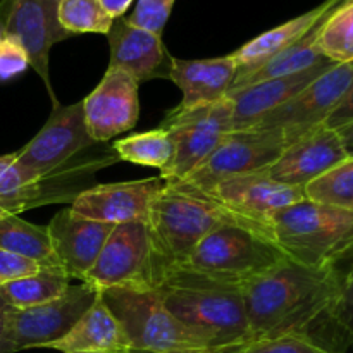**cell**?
Masks as SVG:
<instances>
[{"label":"cell","mask_w":353,"mask_h":353,"mask_svg":"<svg viewBox=\"0 0 353 353\" xmlns=\"http://www.w3.org/2000/svg\"><path fill=\"white\" fill-rule=\"evenodd\" d=\"M252 341L283 334H309L334 296L330 265L305 268L285 261L241 286Z\"/></svg>","instance_id":"cell-1"},{"label":"cell","mask_w":353,"mask_h":353,"mask_svg":"<svg viewBox=\"0 0 353 353\" xmlns=\"http://www.w3.org/2000/svg\"><path fill=\"white\" fill-rule=\"evenodd\" d=\"M145 224L148 233L145 285L150 290L162 288L169 276L185 264L196 245L216 228L240 224L269 236L261 226L228 212L212 200L169 183L155 196Z\"/></svg>","instance_id":"cell-2"},{"label":"cell","mask_w":353,"mask_h":353,"mask_svg":"<svg viewBox=\"0 0 353 353\" xmlns=\"http://www.w3.org/2000/svg\"><path fill=\"white\" fill-rule=\"evenodd\" d=\"M288 261L271 236L240 224H224L207 234L162 288H236ZM161 290V288H159Z\"/></svg>","instance_id":"cell-3"},{"label":"cell","mask_w":353,"mask_h":353,"mask_svg":"<svg viewBox=\"0 0 353 353\" xmlns=\"http://www.w3.org/2000/svg\"><path fill=\"white\" fill-rule=\"evenodd\" d=\"M100 296L123 326L138 353H236L214 343L200 331L176 319L164 307L161 293L150 288H112Z\"/></svg>","instance_id":"cell-4"},{"label":"cell","mask_w":353,"mask_h":353,"mask_svg":"<svg viewBox=\"0 0 353 353\" xmlns=\"http://www.w3.org/2000/svg\"><path fill=\"white\" fill-rule=\"evenodd\" d=\"M269 234L288 261L326 268L353 245V212L303 200L279 210Z\"/></svg>","instance_id":"cell-5"},{"label":"cell","mask_w":353,"mask_h":353,"mask_svg":"<svg viewBox=\"0 0 353 353\" xmlns=\"http://www.w3.org/2000/svg\"><path fill=\"white\" fill-rule=\"evenodd\" d=\"M165 309L228 350H240L252 341L241 290L168 286L157 290Z\"/></svg>","instance_id":"cell-6"},{"label":"cell","mask_w":353,"mask_h":353,"mask_svg":"<svg viewBox=\"0 0 353 353\" xmlns=\"http://www.w3.org/2000/svg\"><path fill=\"white\" fill-rule=\"evenodd\" d=\"M159 128L168 131L174 145L171 162L159 176L165 183H179L199 169L217 145L233 133V102L226 97L195 109L174 107Z\"/></svg>","instance_id":"cell-7"},{"label":"cell","mask_w":353,"mask_h":353,"mask_svg":"<svg viewBox=\"0 0 353 353\" xmlns=\"http://www.w3.org/2000/svg\"><path fill=\"white\" fill-rule=\"evenodd\" d=\"M286 148L283 131L278 128H252L228 134L199 169L179 183L181 188L200 192L233 176L262 172L276 162Z\"/></svg>","instance_id":"cell-8"},{"label":"cell","mask_w":353,"mask_h":353,"mask_svg":"<svg viewBox=\"0 0 353 353\" xmlns=\"http://www.w3.org/2000/svg\"><path fill=\"white\" fill-rule=\"evenodd\" d=\"M352 86L353 61L331 65L293 99L262 117L255 128H278L283 131L288 147L300 137L326 124L327 117L340 105Z\"/></svg>","instance_id":"cell-9"},{"label":"cell","mask_w":353,"mask_h":353,"mask_svg":"<svg viewBox=\"0 0 353 353\" xmlns=\"http://www.w3.org/2000/svg\"><path fill=\"white\" fill-rule=\"evenodd\" d=\"M59 2L61 0H0V31L24 48L30 68L43 81L54 109L61 103L48 76V57L55 43L72 37L59 23Z\"/></svg>","instance_id":"cell-10"},{"label":"cell","mask_w":353,"mask_h":353,"mask_svg":"<svg viewBox=\"0 0 353 353\" xmlns=\"http://www.w3.org/2000/svg\"><path fill=\"white\" fill-rule=\"evenodd\" d=\"M186 192L212 200L228 212L252 224H257L268 233L269 223L279 210L307 200L305 188L283 185V183L268 178L264 172L233 176V178L223 179V181L205 190H200V192H193V190H186Z\"/></svg>","instance_id":"cell-11"},{"label":"cell","mask_w":353,"mask_h":353,"mask_svg":"<svg viewBox=\"0 0 353 353\" xmlns=\"http://www.w3.org/2000/svg\"><path fill=\"white\" fill-rule=\"evenodd\" d=\"M95 145L90 137L83 112V102L59 105L40 131L16 152L17 162L47 178L62 174L65 164Z\"/></svg>","instance_id":"cell-12"},{"label":"cell","mask_w":353,"mask_h":353,"mask_svg":"<svg viewBox=\"0 0 353 353\" xmlns=\"http://www.w3.org/2000/svg\"><path fill=\"white\" fill-rule=\"evenodd\" d=\"M99 290L88 283H79L52 302L12 310L10 316V343L14 353L28 348H45L61 340L85 316L99 296Z\"/></svg>","instance_id":"cell-13"},{"label":"cell","mask_w":353,"mask_h":353,"mask_svg":"<svg viewBox=\"0 0 353 353\" xmlns=\"http://www.w3.org/2000/svg\"><path fill=\"white\" fill-rule=\"evenodd\" d=\"M164 186L161 176L97 185L79 192L69 209L79 217L112 226L147 223L152 203Z\"/></svg>","instance_id":"cell-14"},{"label":"cell","mask_w":353,"mask_h":353,"mask_svg":"<svg viewBox=\"0 0 353 353\" xmlns=\"http://www.w3.org/2000/svg\"><path fill=\"white\" fill-rule=\"evenodd\" d=\"M147 224H117L83 283H88L99 292L112 288H147Z\"/></svg>","instance_id":"cell-15"},{"label":"cell","mask_w":353,"mask_h":353,"mask_svg":"<svg viewBox=\"0 0 353 353\" xmlns=\"http://www.w3.org/2000/svg\"><path fill=\"white\" fill-rule=\"evenodd\" d=\"M138 81L117 69H107L102 81L83 100L86 130L95 143L131 131L140 116Z\"/></svg>","instance_id":"cell-16"},{"label":"cell","mask_w":353,"mask_h":353,"mask_svg":"<svg viewBox=\"0 0 353 353\" xmlns=\"http://www.w3.org/2000/svg\"><path fill=\"white\" fill-rule=\"evenodd\" d=\"M347 157L338 131L323 124L290 143L274 164L262 172L283 185L305 188Z\"/></svg>","instance_id":"cell-17"},{"label":"cell","mask_w":353,"mask_h":353,"mask_svg":"<svg viewBox=\"0 0 353 353\" xmlns=\"http://www.w3.org/2000/svg\"><path fill=\"white\" fill-rule=\"evenodd\" d=\"M112 230V224L79 217L69 207L52 217L47 231L65 278L85 281Z\"/></svg>","instance_id":"cell-18"},{"label":"cell","mask_w":353,"mask_h":353,"mask_svg":"<svg viewBox=\"0 0 353 353\" xmlns=\"http://www.w3.org/2000/svg\"><path fill=\"white\" fill-rule=\"evenodd\" d=\"M107 40L110 48L107 69L126 72L138 85L159 78L169 79L172 57L162 41V34L141 30L128 23L126 17H119L114 19Z\"/></svg>","instance_id":"cell-19"},{"label":"cell","mask_w":353,"mask_h":353,"mask_svg":"<svg viewBox=\"0 0 353 353\" xmlns=\"http://www.w3.org/2000/svg\"><path fill=\"white\" fill-rule=\"evenodd\" d=\"M331 65H334V62H324L296 74L265 79L231 92L228 97L233 102V131H245L257 126L262 117L293 99Z\"/></svg>","instance_id":"cell-20"},{"label":"cell","mask_w":353,"mask_h":353,"mask_svg":"<svg viewBox=\"0 0 353 353\" xmlns=\"http://www.w3.org/2000/svg\"><path fill=\"white\" fill-rule=\"evenodd\" d=\"M238 74L233 55L214 59H176L171 61L169 79L181 90L178 109H195L226 99Z\"/></svg>","instance_id":"cell-21"},{"label":"cell","mask_w":353,"mask_h":353,"mask_svg":"<svg viewBox=\"0 0 353 353\" xmlns=\"http://www.w3.org/2000/svg\"><path fill=\"white\" fill-rule=\"evenodd\" d=\"M334 296L307 336L331 353L353 348V245L330 264Z\"/></svg>","instance_id":"cell-22"},{"label":"cell","mask_w":353,"mask_h":353,"mask_svg":"<svg viewBox=\"0 0 353 353\" xmlns=\"http://www.w3.org/2000/svg\"><path fill=\"white\" fill-rule=\"evenodd\" d=\"M45 348L61 353H112L131 348V345L119 321L99 293L93 305L72 330Z\"/></svg>","instance_id":"cell-23"},{"label":"cell","mask_w":353,"mask_h":353,"mask_svg":"<svg viewBox=\"0 0 353 353\" xmlns=\"http://www.w3.org/2000/svg\"><path fill=\"white\" fill-rule=\"evenodd\" d=\"M341 2L343 0H326V2L321 3L316 9L309 10V12L302 14L299 17H293V19L286 21V23L259 34L257 38L245 43L243 47H240L236 52L231 54L238 65V74L254 71V69H257L259 65L268 62L271 57H274V55L281 54L283 50L292 47L295 41L305 37L317 23H321Z\"/></svg>","instance_id":"cell-24"},{"label":"cell","mask_w":353,"mask_h":353,"mask_svg":"<svg viewBox=\"0 0 353 353\" xmlns=\"http://www.w3.org/2000/svg\"><path fill=\"white\" fill-rule=\"evenodd\" d=\"M321 23H323V21H321ZM321 23H317L305 37H302L299 41H295L292 47H288L286 50H283L281 54L271 57L268 62L259 65L257 69L243 72V74H238L233 86H231L230 93L234 92V90L245 88V86L255 85V83L265 81V79L296 74V72H302L314 68V65L331 62L330 59L324 57L323 52L317 47V31H319ZM230 93H228V95H230Z\"/></svg>","instance_id":"cell-25"},{"label":"cell","mask_w":353,"mask_h":353,"mask_svg":"<svg viewBox=\"0 0 353 353\" xmlns=\"http://www.w3.org/2000/svg\"><path fill=\"white\" fill-rule=\"evenodd\" d=\"M0 248L37 262L47 271L64 274L52 248L47 226H37L19 216L0 219Z\"/></svg>","instance_id":"cell-26"},{"label":"cell","mask_w":353,"mask_h":353,"mask_svg":"<svg viewBox=\"0 0 353 353\" xmlns=\"http://www.w3.org/2000/svg\"><path fill=\"white\" fill-rule=\"evenodd\" d=\"M112 150L116 152V157L121 161L143 165V168L159 169L161 172L171 162L174 145H172L168 131L157 128V130L145 131V133H134L130 137L119 138L114 141Z\"/></svg>","instance_id":"cell-27"},{"label":"cell","mask_w":353,"mask_h":353,"mask_svg":"<svg viewBox=\"0 0 353 353\" xmlns=\"http://www.w3.org/2000/svg\"><path fill=\"white\" fill-rule=\"evenodd\" d=\"M69 288V278L61 272L41 271L38 274L26 276L0 286L10 307L17 310L31 309L41 303L52 302L65 293Z\"/></svg>","instance_id":"cell-28"},{"label":"cell","mask_w":353,"mask_h":353,"mask_svg":"<svg viewBox=\"0 0 353 353\" xmlns=\"http://www.w3.org/2000/svg\"><path fill=\"white\" fill-rule=\"evenodd\" d=\"M317 47L334 64L353 61V0L334 7L321 23Z\"/></svg>","instance_id":"cell-29"},{"label":"cell","mask_w":353,"mask_h":353,"mask_svg":"<svg viewBox=\"0 0 353 353\" xmlns=\"http://www.w3.org/2000/svg\"><path fill=\"white\" fill-rule=\"evenodd\" d=\"M50 179L19 164L16 152L0 155V199H23L33 203V207H40L48 202L45 199V183Z\"/></svg>","instance_id":"cell-30"},{"label":"cell","mask_w":353,"mask_h":353,"mask_svg":"<svg viewBox=\"0 0 353 353\" xmlns=\"http://www.w3.org/2000/svg\"><path fill=\"white\" fill-rule=\"evenodd\" d=\"M305 196L310 202L353 212V155L310 181L305 186Z\"/></svg>","instance_id":"cell-31"},{"label":"cell","mask_w":353,"mask_h":353,"mask_svg":"<svg viewBox=\"0 0 353 353\" xmlns=\"http://www.w3.org/2000/svg\"><path fill=\"white\" fill-rule=\"evenodd\" d=\"M59 23L65 31L74 34H109L114 19L103 9L100 0H61Z\"/></svg>","instance_id":"cell-32"},{"label":"cell","mask_w":353,"mask_h":353,"mask_svg":"<svg viewBox=\"0 0 353 353\" xmlns=\"http://www.w3.org/2000/svg\"><path fill=\"white\" fill-rule=\"evenodd\" d=\"M236 353H331L305 334H283L261 338L241 347Z\"/></svg>","instance_id":"cell-33"},{"label":"cell","mask_w":353,"mask_h":353,"mask_svg":"<svg viewBox=\"0 0 353 353\" xmlns=\"http://www.w3.org/2000/svg\"><path fill=\"white\" fill-rule=\"evenodd\" d=\"M174 2L176 0H138L134 10L126 19L133 26L152 31L155 34H162Z\"/></svg>","instance_id":"cell-34"},{"label":"cell","mask_w":353,"mask_h":353,"mask_svg":"<svg viewBox=\"0 0 353 353\" xmlns=\"http://www.w3.org/2000/svg\"><path fill=\"white\" fill-rule=\"evenodd\" d=\"M30 68V59L19 41L0 31V81H10Z\"/></svg>","instance_id":"cell-35"},{"label":"cell","mask_w":353,"mask_h":353,"mask_svg":"<svg viewBox=\"0 0 353 353\" xmlns=\"http://www.w3.org/2000/svg\"><path fill=\"white\" fill-rule=\"evenodd\" d=\"M41 271H47V269L41 268L37 262L28 261L21 255L0 248V286L16 281V279L26 278V276L38 274Z\"/></svg>","instance_id":"cell-36"},{"label":"cell","mask_w":353,"mask_h":353,"mask_svg":"<svg viewBox=\"0 0 353 353\" xmlns=\"http://www.w3.org/2000/svg\"><path fill=\"white\" fill-rule=\"evenodd\" d=\"M14 307L9 305L3 293L0 292V353H14L10 343V316Z\"/></svg>","instance_id":"cell-37"},{"label":"cell","mask_w":353,"mask_h":353,"mask_svg":"<svg viewBox=\"0 0 353 353\" xmlns=\"http://www.w3.org/2000/svg\"><path fill=\"white\" fill-rule=\"evenodd\" d=\"M353 123V86L350 92L347 93L340 105L334 109V112L327 117L326 126L331 130H338V128L345 126V124Z\"/></svg>","instance_id":"cell-38"},{"label":"cell","mask_w":353,"mask_h":353,"mask_svg":"<svg viewBox=\"0 0 353 353\" xmlns=\"http://www.w3.org/2000/svg\"><path fill=\"white\" fill-rule=\"evenodd\" d=\"M33 209V203L23 199H0V219L10 216H19L21 212Z\"/></svg>","instance_id":"cell-39"},{"label":"cell","mask_w":353,"mask_h":353,"mask_svg":"<svg viewBox=\"0 0 353 353\" xmlns=\"http://www.w3.org/2000/svg\"><path fill=\"white\" fill-rule=\"evenodd\" d=\"M100 3L112 19H119V17H124L133 0H100Z\"/></svg>","instance_id":"cell-40"},{"label":"cell","mask_w":353,"mask_h":353,"mask_svg":"<svg viewBox=\"0 0 353 353\" xmlns=\"http://www.w3.org/2000/svg\"><path fill=\"white\" fill-rule=\"evenodd\" d=\"M336 131L340 134L341 143H343L347 155H353V123L345 124V126L338 128Z\"/></svg>","instance_id":"cell-41"},{"label":"cell","mask_w":353,"mask_h":353,"mask_svg":"<svg viewBox=\"0 0 353 353\" xmlns=\"http://www.w3.org/2000/svg\"><path fill=\"white\" fill-rule=\"evenodd\" d=\"M112 353H138V352H134L133 348H124V350H119V352H112Z\"/></svg>","instance_id":"cell-42"},{"label":"cell","mask_w":353,"mask_h":353,"mask_svg":"<svg viewBox=\"0 0 353 353\" xmlns=\"http://www.w3.org/2000/svg\"><path fill=\"white\" fill-rule=\"evenodd\" d=\"M343 2H350V0H343Z\"/></svg>","instance_id":"cell-43"}]
</instances>
